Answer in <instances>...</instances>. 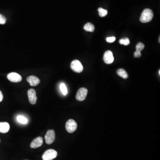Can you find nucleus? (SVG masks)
Returning <instances> with one entry per match:
<instances>
[{
	"label": "nucleus",
	"mask_w": 160,
	"mask_h": 160,
	"mask_svg": "<svg viewBox=\"0 0 160 160\" xmlns=\"http://www.w3.org/2000/svg\"><path fill=\"white\" fill-rule=\"evenodd\" d=\"M141 54L140 52L138 51H135L134 54V56L135 57H140L141 56Z\"/></svg>",
	"instance_id": "obj_22"
},
{
	"label": "nucleus",
	"mask_w": 160,
	"mask_h": 160,
	"mask_svg": "<svg viewBox=\"0 0 160 160\" xmlns=\"http://www.w3.org/2000/svg\"><path fill=\"white\" fill-rule=\"evenodd\" d=\"M88 93V90L85 88H81L79 89L76 94V98L79 101H83L86 98Z\"/></svg>",
	"instance_id": "obj_6"
},
{
	"label": "nucleus",
	"mask_w": 160,
	"mask_h": 160,
	"mask_svg": "<svg viewBox=\"0 0 160 160\" xmlns=\"http://www.w3.org/2000/svg\"><path fill=\"white\" fill-rule=\"evenodd\" d=\"M98 11L99 12V14L101 17H104L106 16L108 14L107 10L103 9L101 8H99L98 9Z\"/></svg>",
	"instance_id": "obj_17"
},
{
	"label": "nucleus",
	"mask_w": 160,
	"mask_h": 160,
	"mask_svg": "<svg viewBox=\"0 0 160 160\" xmlns=\"http://www.w3.org/2000/svg\"><path fill=\"white\" fill-rule=\"evenodd\" d=\"M0 142H1V139H0Z\"/></svg>",
	"instance_id": "obj_26"
},
{
	"label": "nucleus",
	"mask_w": 160,
	"mask_h": 160,
	"mask_svg": "<svg viewBox=\"0 0 160 160\" xmlns=\"http://www.w3.org/2000/svg\"><path fill=\"white\" fill-rule=\"evenodd\" d=\"M71 68L75 72L80 73L83 70V67L81 62L77 60L72 61L71 64Z\"/></svg>",
	"instance_id": "obj_3"
},
{
	"label": "nucleus",
	"mask_w": 160,
	"mask_h": 160,
	"mask_svg": "<svg viewBox=\"0 0 160 160\" xmlns=\"http://www.w3.org/2000/svg\"><path fill=\"white\" fill-rule=\"evenodd\" d=\"M159 75H160V70H159Z\"/></svg>",
	"instance_id": "obj_24"
},
{
	"label": "nucleus",
	"mask_w": 160,
	"mask_h": 160,
	"mask_svg": "<svg viewBox=\"0 0 160 160\" xmlns=\"http://www.w3.org/2000/svg\"><path fill=\"white\" fill-rule=\"evenodd\" d=\"M57 155V152L54 149H48L43 154L42 159L43 160H53L56 157Z\"/></svg>",
	"instance_id": "obj_2"
},
{
	"label": "nucleus",
	"mask_w": 160,
	"mask_h": 160,
	"mask_svg": "<svg viewBox=\"0 0 160 160\" xmlns=\"http://www.w3.org/2000/svg\"><path fill=\"white\" fill-rule=\"evenodd\" d=\"M116 38L114 37H109L106 38V41L109 43H112L115 41Z\"/></svg>",
	"instance_id": "obj_21"
},
{
	"label": "nucleus",
	"mask_w": 160,
	"mask_h": 160,
	"mask_svg": "<svg viewBox=\"0 0 160 160\" xmlns=\"http://www.w3.org/2000/svg\"><path fill=\"white\" fill-rule=\"evenodd\" d=\"M65 127L68 132L70 133H72L77 130V125L74 120L70 119L66 122Z\"/></svg>",
	"instance_id": "obj_5"
},
{
	"label": "nucleus",
	"mask_w": 160,
	"mask_h": 160,
	"mask_svg": "<svg viewBox=\"0 0 160 160\" xmlns=\"http://www.w3.org/2000/svg\"><path fill=\"white\" fill-rule=\"evenodd\" d=\"M119 43L121 45H124L125 46H128L130 44V40L128 38H125L121 39L119 40Z\"/></svg>",
	"instance_id": "obj_18"
},
{
	"label": "nucleus",
	"mask_w": 160,
	"mask_h": 160,
	"mask_svg": "<svg viewBox=\"0 0 160 160\" xmlns=\"http://www.w3.org/2000/svg\"><path fill=\"white\" fill-rule=\"evenodd\" d=\"M84 29L86 31L93 32L95 30V27L93 24L91 23H87L84 26Z\"/></svg>",
	"instance_id": "obj_14"
},
{
	"label": "nucleus",
	"mask_w": 160,
	"mask_h": 160,
	"mask_svg": "<svg viewBox=\"0 0 160 160\" xmlns=\"http://www.w3.org/2000/svg\"><path fill=\"white\" fill-rule=\"evenodd\" d=\"M17 120L19 122L23 124H26L28 122L27 118L22 116H18L17 117Z\"/></svg>",
	"instance_id": "obj_15"
},
{
	"label": "nucleus",
	"mask_w": 160,
	"mask_h": 160,
	"mask_svg": "<svg viewBox=\"0 0 160 160\" xmlns=\"http://www.w3.org/2000/svg\"><path fill=\"white\" fill-rule=\"evenodd\" d=\"M46 142L48 145L52 144L55 139V133L54 130H49L45 137Z\"/></svg>",
	"instance_id": "obj_4"
},
{
	"label": "nucleus",
	"mask_w": 160,
	"mask_h": 160,
	"mask_svg": "<svg viewBox=\"0 0 160 160\" xmlns=\"http://www.w3.org/2000/svg\"><path fill=\"white\" fill-rule=\"evenodd\" d=\"M10 129V125L8 123L0 122V132L5 133L8 132Z\"/></svg>",
	"instance_id": "obj_12"
},
{
	"label": "nucleus",
	"mask_w": 160,
	"mask_h": 160,
	"mask_svg": "<svg viewBox=\"0 0 160 160\" xmlns=\"http://www.w3.org/2000/svg\"><path fill=\"white\" fill-rule=\"evenodd\" d=\"M144 48H145V45H144V44L141 43V42H139V43H138L136 45V51L140 52L144 49Z\"/></svg>",
	"instance_id": "obj_19"
},
{
	"label": "nucleus",
	"mask_w": 160,
	"mask_h": 160,
	"mask_svg": "<svg viewBox=\"0 0 160 160\" xmlns=\"http://www.w3.org/2000/svg\"><path fill=\"white\" fill-rule=\"evenodd\" d=\"M160 38H159V42H160Z\"/></svg>",
	"instance_id": "obj_25"
},
{
	"label": "nucleus",
	"mask_w": 160,
	"mask_h": 160,
	"mask_svg": "<svg viewBox=\"0 0 160 160\" xmlns=\"http://www.w3.org/2000/svg\"><path fill=\"white\" fill-rule=\"evenodd\" d=\"M153 17V11L149 9H144L140 16V20L142 23H147L150 22Z\"/></svg>",
	"instance_id": "obj_1"
},
{
	"label": "nucleus",
	"mask_w": 160,
	"mask_h": 160,
	"mask_svg": "<svg viewBox=\"0 0 160 160\" xmlns=\"http://www.w3.org/2000/svg\"><path fill=\"white\" fill-rule=\"evenodd\" d=\"M6 21H7V19L6 17L0 14V24H5L6 23Z\"/></svg>",
	"instance_id": "obj_20"
},
{
	"label": "nucleus",
	"mask_w": 160,
	"mask_h": 160,
	"mask_svg": "<svg viewBox=\"0 0 160 160\" xmlns=\"http://www.w3.org/2000/svg\"><path fill=\"white\" fill-rule=\"evenodd\" d=\"M28 95L30 103L32 105L36 104L37 100L36 91L34 89H30L28 91Z\"/></svg>",
	"instance_id": "obj_8"
},
{
	"label": "nucleus",
	"mask_w": 160,
	"mask_h": 160,
	"mask_svg": "<svg viewBox=\"0 0 160 160\" xmlns=\"http://www.w3.org/2000/svg\"><path fill=\"white\" fill-rule=\"evenodd\" d=\"M117 75L124 79H127L128 77V74L126 71L123 69H118L117 70Z\"/></svg>",
	"instance_id": "obj_13"
},
{
	"label": "nucleus",
	"mask_w": 160,
	"mask_h": 160,
	"mask_svg": "<svg viewBox=\"0 0 160 160\" xmlns=\"http://www.w3.org/2000/svg\"><path fill=\"white\" fill-rule=\"evenodd\" d=\"M8 79L12 83H19L22 80V77L20 74L16 72H11L7 75Z\"/></svg>",
	"instance_id": "obj_7"
},
{
	"label": "nucleus",
	"mask_w": 160,
	"mask_h": 160,
	"mask_svg": "<svg viewBox=\"0 0 160 160\" xmlns=\"http://www.w3.org/2000/svg\"><path fill=\"white\" fill-rule=\"evenodd\" d=\"M60 88L62 94L64 95H67V93H68V91H67V87H66L64 83L61 84L60 85Z\"/></svg>",
	"instance_id": "obj_16"
},
{
	"label": "nucleus",
	"mask_w": 160,
	"mask_h": 160,
	"mask_svg": "<svg viewBox=\"0 0 160 160\" xmlns=\"http://www.w3.org/2000/svg\"><path fill=\"white\" fill-rule=\"evenodd\" d=\"M104 62L107 64H112L114 61V57L113 54L110 50H108L105 52L103 57Z\"/></svg>",
	"instance_id": "obj_9"
},
{
	"label": "nucleus",
	"mask_w": 160,
	"mask_h": 160,
	"mask_svg": "<svg viewBox=\"0 0 160 160\" xmlns=\"http://www.w3.org/2000/svg\"><path fill=\"white\" fill-rule=\"evenodd\" d=\"M43 143V138L41 137H38L34 139L30 144V147L32 148H36L42 146Z\"/></svg>",
	"instance_id": "obj_10"
},
{
	"label": "nucleus",
	"mask_w": 160,
	"mask_h": 160,
	"mask_svg": "<svg viewBox=\"0 0 160 160\" xmlns=\"http://www.w3.org/2000/svg\"><path fill=\"white\" fill-rule=\"evenodd\" d=\"M3 95L1 91L0 90V102H1L3 100Z\"/></svg>",
	"instance_id": "obj_23"
},
{
	"label": "nucleus",
	"mask_w": 160,
	"mask_h": 160,
	"mask_svg": "<svg viewBox=\"0 0 160 160\" xmlns=\"http://www.w3.org/2000/svg\"></svg>",
	"instance_id": "obj_27"
},
{
	"label": "nucleus",
	"mask_w": 160,
	"mask_h": 160,
	"mask_svg": "<svg viewBox=\"0 0 160 160\" xmlns=\"http://www.w3.org/2000/svg\"><path fill=\"white\" fill-rule=\"evenodd\" d=\"M27 81L32 86L38 85L40 83V80L35 76H30L27 78Z\"/></svg>",
	"instance_id": "obj_11"
}]
</instances>
